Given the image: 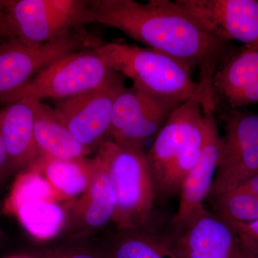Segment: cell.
I'll return each instance as SVG.
<instances>
[{
    "mask_svg": "<svg viewBox=\"0 0 258 258\" xmlns=\"http://www.w3.org/2000/svg\"><path fill=\"white\" fill-rule=\"evenodd\" d=\"M34 132L40 157L76 159L86 157L91 152L73 137L56 115L53 108L37 100Z\"/></svg>",
    "mask_w": 258,
    "mask_h": 258,
    "instance_id": "cell-16",
    "label": "cell"
},
{
    "mask_svg": "<svg viewBox=\"0 0 258 258\" xmlns=\"http://www.w3.org/2000/svg\"><path fill=\"white\" fill-rule=\"evenodd\" d=\"M35 100L18 97L0 111V129L4 141L8 172L22 171L40 157L35 142Z\"/></svg>",
    "mask_w": 258,
    "mask_h": 258,
    "instance_id": "cell-14",
    "label": "cell"
},
{
    "mask_svg": "<svg viewBox=\"0 0 258 258\" xmlns=\"http://www.w3.org/2000/svg\"><path fill=\"white\" fill-rule=\"evenodd\" d=\"M240 186H242L244 189L248 190L249 192L258 198V173L255 175L252 176L250 179L247 180Z\"/></svg>",
    "mask_w": 258,
    "mask_h": 258,
    "instance_id": "cell-26",
    "label": "cell"
},
{
    "mask_svg": "<svg viewBox=\"0 0 258 258\" xmlns=\"http://www.w3.org/2000/svg\"><path fill=\"white\" fill-rule=\"evenodd\" d=\"M24 228L37 240L54 238L66 227L68 215L52 200H37L20 205L13 211Z\"/></svg>",
    "mask_w": 258,
    "mask_h": 258,
    "instance_id": "cell-19",
    "label": "cell"
},
{
    "mask_svg": "<svg viewBox=\"0 0 258 258\" xmlns=\"http://www.w3.org/2000/svg\"><path fill=\"white\" fill-rule=\"evenodd\" d=\"M95 157L106 169L114 189L113 222L116 229L135 228L152 222L155 187L144 149L107 139L98 146Z\"/></svg>",
    "mask_w": 258,
    "mask_h": 258,
    "instance_id": "cell-4",
    "label": "cell"
},
{
    "mask_svg": "<svg viewBox=\"0 0 258 258\" xmlns=\"http://www.w3.org/2000/svg\"><path fill=\"white\" fill-rule=\"evenodd\" d=\"M11 258H32L30 257V256H29V257H11Z\"/></svg>",
    "mask_w": 258,
    "mask_h": 258,
    "instance_id": "cell-28",
    "label": "cell"
},
{
    "mask_svg": "<svg viewBox=\"0 0 258 258\" xmlns=\"http://www.w3.org/2000/svg\"><path fill=\"white\" fill-rule=\"evenodd\" d=\"M96 50L110 69L144 92L179 104L199 100L204 111L216 108L214 88L194 81L189 68L174 57L121 41L103 42Z\"/></svg>",
    "mask_w": 258,
    "mask_h": 258,
    "instance_id": "cell-2",
    "label": "cell"
},
{
    "mask_svg": "<svg viewBox=\"0 0 258 258\" xmlns=\"http://www.w3.org/2000/svg\"><path fill=\"white\" fill-rule=\"evenodd\" d=\"M32 258H104L99 247L91 248L83 244H69L42 247L30 255Z\"/></svg>",
    "mask_w": 258,
    "mask_h": 258,
    "instance_id": "cell-23",
    "label": "cell"
},
{
    "mask_svg": "<svg viewBox=\"0 0 258 258\" xmlns=\"http://www.w3.org/2000/svg\"><path fill=\"white\" fill-rule=\"evenodd\" d=\"M101 43L82 28L40 45L15 40L0 42V103L6 104L52 62L76 51L96 48Z\"/></svg>",
    "mask_w": 258,
    "mask_h": 258,
    "instance_id": "cell-7",
    "label": "cell"
},
{
    "mask_svg": "<svg viewBox=\"0 0 258 258\" xmlns=\"http://www.w3.org/2000/svg\"><path fill=\"white\" fill-rule=\"evenodd\" d=\"M257 173L258 115L236 111L228 113L209 198L238 187Z\"/></svg>",
    "mask_w": 258,
    "mask_h": 258,
    "instance_id": "cell-8",
    "label": "cell"
},
{
    "mask_svg": "<svg viewBox=\"0 0 258 258\" xmlns=\"http://www.w3.org/2000/svg\"><path fill=\"white\" fill-rule=\"evenodd\" d=\"M93 23L117 29L136 41L174 57L191 72L200 71V82L213 85L217 66L228 57L230 42L205 32L169 0L87 1Z\"/></svg>",
    "mask_w": 258,
    "mask_h": 258,
    "instance_id": "cell-1",
    "label": "cell"
},
{
    "mask_svg": "<svg viewBox=\"0 0 258 258\" xmlns=\"http://www.w3.org/2000/svg\"><path fill=\"white\" fill-rule=\"evenodd\" d=\"M170 258H240L241 244L230 222L203 209L182 232H168Z\"/></svg>",
    "mask_w": 258,
    "mask_h": 258,
    "instance_id": "cell-12",
    "label": "cell"
},
{
    "mask_svg": "<svg viewBox=\"0 0 258 258\" xmlns=\"http://www.w3.org/2000/svg\"><path fill=\"white\" fill-rule=\"evenodd\" d=\"M152 222L135 228L116 229L114 235L98 247L103 257L170 258L168 232H158Z\"/></svg>",
    "mask_w": 258,
    "mask_h": 258,
    "instance_id": "cell-17",
    "label": "cell"
},
{
    "mask_svg": "<svg viewBox=\"0 0 258 258\" xmlns=\"http://www.w3.org/2000/svg\"><path fill=\"white\" fill-rule=\"evenodd\" d=\"M31 166L45 176L63 200L81 196L87 190L95 168L93 159L86 157L53 159L40 157Z\"/></svg>",
    "mask_w": 258,
    "mask_h": 258,
    "instance_id": "cell-18",
    "label": "cell"
},
{
    "mask_svg": "<svg viewBox=\"0 0 258 258\" xmlns=\"http://www.w3.org/2000/svg\"><path fill=\"white\" fill-rule=\"evenodd\" d=\"M175 3L212 36L258 50L257 0H176Z\"/></svg>",
    "mask_w": 258,
    "mask_h": 258,
    "instance_id": "cell-11",
    "label": "cell"
},
{
    "mask_svg": "<svg viewBox=\"0 0 258 258\" xmlns=\"http://www.w3.org/2000/svg\"><path fill=\"white\" fill-rule=\"evenodd\" d=\"M8 172V158H7L6 150L3 136H2L1 129H0V179Z\"/></svg>",
    "mask_w": 258,
    "mask_h": 258,
    "instance_id": "cell-25",
    "label": "cell"
},
{
    "mask_svg": "<svg viewBox=\"0 0 258 258\" xmlns=\"http://www.w3.org/2000/svg\"><path fill=\"white\" fill-rule=\"evenodd\" d=\"M119 75L107 66L96 48L76 51L42 69L11 100L25 97L62 101L106 86Z\"/></svg>",
    "mask_w": 258,
    "mask_h": 258,
    "instance_id": "cell-6",
    "label": "cell"
},
{
    "mask_svg": "<svg viewBox=\"0 0 258 258\" xmlns=\"http://www.w3.org/2000/svg\"><path fill=\"white\" fill-rule=\"evenodd\" d=\"M94 174L87 190L75 200L66 227L71 237L83 239L113 222L116 199L106 169L96 157Z\"/></svg>",
    "mask_w": 258,
    "mask_h": 258,
    "instance_id": "cell-15",
    "label": "cell"
},
{
    "mask_svg": "<svg viewBox=\"0 0 258 258\" xmlns=\"http://www.w3.org/2000/svg\"><path fill=\"white\" fill-rule=\"evenodd\" d=\"M124 88L119 75L106 86L55 101L54 111L73 137L91 150L108 137L115 98Z\"/></svg>",
    "mask_w": 258,
    "mask_h": 258,
    "instance_id": "cell-10",
    "label": "cell"
},
{
    "mask_svg": "<svg viewBox=\"0 0 258 258\" xmlns=\"http://www.w3.org/2000/svg\"><path fill=\"white\" fill-rule=\"evenodd\" d=\"M205 112L206 135L200 159L185 176L180 187L177 211L170 222L171 233L177 235L205 208L210 196L220 156L221 136L219 132L215 109Z\"/></svg>",
    "mask_w": 258,
    "mask_h": 258,
    "instance_id": "cell-13",
    "label": "cell"
},
{
    "mask_svg": "<svg viewBox=\"0 0 258 258\" xmlns=\"http://www.w3.org/2000/svg\"><path fill=\"white\" fill-rule=\"evenodd\" d=\"M63 200L58 195L41 173L30 166L20 171L7 199L5 210L9 213L23 204L37 200Z\"/></svg>",
    "mask_w": 258,
    "mask_h": 258,
    "instance_id": "cell-21",
    "label": "cell"
},
{
    "mask_svg": "<svg viewBox=\"0 0 258 258\" xmlns=\"http://www.w3.org/2000/svg\"><path fill=\"white\" fill-rule=\"evenodd\" d=\"M180 105L153 96L133 85L125 87L113 104L108 139L144 149Z\"/></svg>",
    "mask_w": 258,
    "mask_h": 258,
    "instance_id": "cell-9",
    "label": "cell"
},
{
    "mask_svg": "<svg viewBox=\"0 0 258 258\" xmlns=\"http://www.w3.org/2000/svg\"><path fill=\"white\" fill-rule=\"evenodd\" d=\"M258 81V50L247 48L232 55L217 70L213 79L214 91L224 99L241 88Z\"/></svg>",
    "mask_w": 258,
    "mask_h": 258,
    "instance_id": "cell-20",
    "label": "cell"
},
{
    "mask_svg": "<svg viewBox=\"0 0 258 258\" xmlns=\"http://www.w3.org/2000/svg\"><path fill=\"white\" fill-rule=\"evenodd\" d=\"M210 199L212 212L226 220L241 223L258 220V198L242 186Z\"/></svg>",
    "mask_w": 258,
    "mask_h": 258,
    "instance_id": "cell-22",
    "label": "cell"
},
{
    "mask_svg": "<svg viewBox=\"0 0 258 258\" xmlns=\"http://www.w3.org/2000/svg\"><path fill=\"white\" fill-rule=\"evenodd\" d=\"M227 221L237 232L241 247L247 252L258 254V220L249 223H241L230 220Z\"/></svg>",
    "mask_w": 258,
    "mask_h": 258,
    "instance_id": "cell-24",
    "label": "cell"
},
{
    "mask_svg": "<svg viewBox=\"0 0 258 258\" xmlns=\"http://www.w3.org/2000/svg\"><path fill=\"white\" fill-rule=\"evenodd\" d=\"M240 258H258V254L247 252V251H246L245 249L241 247Z\"/></svg>",
    "mask_w": 258,
    "mask_h": 258,
    "instance_id": "cell-27",
    "label": "cell"
},
{
    "mask_svg": "<svg viewBox=\"0 0 258 258\" xmlns=\"http://www.w3.org/2000/svg\"><path fill=\"white\" fill-rule=\"evenodd\" d=\"M87 1H0V40L40 45L91 23Z\"/></svg>",
    "mask_w": 258,
    "mask_h": 258,
    "instance_id": "cell-5",
    "label": "cell"
},
{
    "mask_svg": "<svg viewBox=\"0 0 258 258\" xmlns=\"http://www.w3.org/2000/svg\"><path fill=\"white\" fill-rule=\"evenodd\" d=\"M206 135L203 104L190 99L174 110L146 153L156 202L179 194L185 176L198 162Z\"/></svg>",
    "mask_w": 258,
    "mask_h": 258,
    "instance_id": "cell-3",
    "label": "cell"
}]
</instances>
